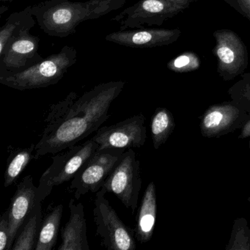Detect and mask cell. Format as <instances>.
<instances>
[{"label":"cell","instance_id":"cell-1","mask_svg":"<svg viewBox=\"0 0 250 250\" xmlns=\"http://www.w3.org/2000/svg\"><path fill=\"white\" fill-rule=\"evenodd\" d=\"M125 84L124 81L102 83L81 96L71 92L52 104L36 144L34 159L60 153L96 132L109 118V108Z\"/></svg>","mask_w":250,"mask_h":250},{"label":"cell","instance_id":"cell-2","mask_svg":"<svg viewBox=\"0 0 250 250\" xmlns=\"http://www.w3.org/2000/svg\"><path fill=\"white\" fill-rule=\"evenodd\" d=\"M127 0H46L30 5L37 24L46 34L66 38L77 32V27L89 20H98L121 9Z\"/></svg>","mask_w":250,"mask_h":250},{"label":"cell","instance_id":"cell-3","mask_svg":"<svg viewBox=\"0 0 250 250\" xmlns=\"http://www.w3.org/2000/svg\"><path fill=\"white\" fill-rule=\"evenodd\" d=\"M77 61V49L65 46L22 71L0 73V83L21 91L44 88L58 84Z\"/></svg>","mask_w":250,"mask_h":250},{"label":"cell","instance_id":"cell-4","mask_svg":"<svg viewBox=\"0 0 250 250\" xmlns=\"http://www.w3.org/2000/svg\"><path fill=\"white\" fill-rule=\"evenodd\" d=\"M104 188L96 192L93 221L101 245L109 250H134L137 248L134 229L127 226L106 198Z\"/></svg>","mask_w":250,"mask_h":250},{"label":"cell","instance_id":"cell-5","mask_svg":"<svg viewBox=\"0 0 250 250\" xmlns=\"http://www.w3.org/2000/svg\"><path fill=\"white\" fill-rule=\"evenodd\" d=\"M99 148L93 139L81 145H75L52 156L50 166L41 177L38 186L42 200L52 192L54 187L73 179L79 169Z\"/></svg>","mask_w":250,"mask_h":250},{"label":"cell","instance_id":"cell-6","mask_svg":"<svg viewBox=\"0 0 250 250\" xmlns=\"http://www.w3.org/2000/svg\"><path fill=\"white\" fill-rule=\"evenodd\" d=\"M141 187L140 161L136 152L132 148L128 149L102 188L115 194L134 215L138 206Z\"/></svg>","mask_w":250,"mask_h":250},{"label":"cell","instance_id":"cell-7","mask_svg":"<svg viewBox=\"0 0 250 250\" xmlns=\"http://www.w3.org/2000/svg\"><path fill=\"white\" fill-rule=\"evenodd\" d=\"M125 151L118 149L96 150L71 180L69 189L74 193L76 200H80L87 193H96L102 189Z\"/></svg>","mask_w":250,"mask_h":250},{"label":"cell","instance_id":"cell-8","mask_svg":"<svg viewBox=\"0 0 250 250\" xmlns=\"http://www.w3.org/2000/svg\"><path fill=\"white\" fill-rule=\"evenodd\" d=\"M184 8L169 0H138L112 20L121 23V30L145 28L146 26L162 25Z\"/></svg>","mask_w":250,"mask_h":250},{"label":"cell","instance_id":"cell-9","mask_svg":"<svg viewBox=\"0 0 250 250\" xmlns=\"http://www.w3.org/2000/svg\"><path fill=\"white\" fill-rule=\"evenodd\" d=\"M145 121L143 114L134 115L114 125L101 127L92 139L99 145L98 150L139 148L147 139Z\"/></svg>","mask_w":250,"mask_h":250},{"label":"cell","instance_id":"cell-10","mask_svg":"<svg viewBox=\"0 0 250 250\" xmlns=\"http://www.w3.org/2000/svg\"><path fill=\"white\" fill-rule=\"evenodd\" d=\"M43 200L39 195V188L33 184V178L28 175L18 184L11 197L8 208L9 243L8 250H11L17 234L24 222Z\"/></svg>","mask_w":250,"mask_h":250},{"label":"cell","instance_id":"cell-11","mask_svg":"<svg viewBox=\"0 0 250 250\" xmlns=\"http://www.w3.org/2000/svg\"><path fill=\"white\" fill-rule=\"evenodd\" d=\"M39 37L30 32L16 38L0 57V73L22 71L43 60L39 53Z\"/></svg>","mask_w":250,"mask_h":250},{"label":"cell","instance_id":"cell-12","mask_svg":"<svg viewBox=\"0 0 250 250\" xmlns=\"http://www.w3.org/2000/svg\"><path fill=\"white\" fill-rule=\"evenodd\" d=\"M214 53L218 69L228 75L235 76L246 68L247 55L244 43L234 32L222 30L214 33Z\"/></svg>","mask_w":250,"mask_h":250},{"label":"cell","instance_id":"cell-13","mask_svg":"<svg viewBox=\"0 0 250 250\" xmlns=\"http://www.w3.org/2000/svg\"><path fill=\"white\" fill-rule=\"evenodd\" d=\"M180 34L179 30L128 29L109 33L105 40L127 47L146 49L170 44L179 38Z\"/></svg>","mask_w":250,"mask_h":250},{"label":"cell","instance_id":"cell-14","mask_svg":"<svg viewBox=\"0 0 250 250\" xmlns=\"http://www.w3.org/2000/svg\"><path fill=\"white\" fill-rule=\"evenodd\" d=\"M70 217L61 230L62 242L58 250H90L84 206L71 199L68 203Z\"/></svg>","mask_w":250,"mask_h":250},{"label":"cell","instance_id":"cell-15","mask_svg":"<svg viewBox=\"0 0 250 250\" xmlns=\"http://www.w3.org/2000/svg\"><path fill=\"white\" fill-rule=\"evenodd\" d=\"M156 188L152 181L145 191L136 219L134 232L136 240L139 242L146 243L152 238L156 223Z\"/></svg>","mask_w":250,"mask_h":250},{"label":"cell","instance_id":"cell-16","mask_svg":"<svg viewBox=\"0 0 250 250\" xmlns=\"http://www.w3.org/2000/svg\"><path fill=\"white\" fill-rule=\"evenodd\" d=\"M36 22L29 6L20 12L11 14L0 29V57L13 40L24 32H30Z\"/></svg>","mask_w":250,"mask_h":250},{"label":"cell","instance_id":"cell-17","mask_svg":"<svg viewBox=\"0 0 250 250\" xmlns=\"http://www.w3.org/2000/svg\"><path fill=\"white\" fill-rule=\"evenodd\" d=\"M63 206L58 205L43 216L36 250H52L58 242Z\"/></svg>","mask_w":250,"mask_h":250},{"label":"cell","instance_id":"cell-18","mask_svg":"<svg viewBox=\"0 0 250 250\" xmlns=\"http://www.w3.org/2000/svg\"><path fill=\"white\" fill-rule=\"evenodd\" d=\"M43 216L40 203L21 227L11 250H36Z\"/></svg>","mask_w":250,"mask_h":250},{"label":"cell","instance_id":"cell-19","mask_svg":"<svg viewBox=\"0 0 250 250\" xmlns=\"http://www.w3.org/2000/svg\"><path fill=\"white\" fill-rule=\"evenodd\" d=\"M36 145L30 147L13 148L7 161L6 169L4 174V186L9 187L18 181L21 174L25 170L29 164L34 159Z\"/></svg>","mask_w":250,"mask_h":250},{"label":"cell","instance_id":"cell-20","mask_svg":"<svg viewBox=\"0 0 250 250\" xmlns=\"http://www.w3.org/2000/svg\"><path fill=\"white\" fill-rule=\"evenodd\" d=\"M173 128V120L170 112L165 108L156 109L150 123L153 146L158 149L169 137Z\"/></svg>","mask_w":250,"mask_h":250},{"label":"cell","instance_id":"cell-21","mask_svg":"<svg viewBox=\"0 0 250 250\" xmlns=\"http://www.w3.org/2000/svg\"><path fill=\"white\" fill-rule=\"evenodd\" d=\"M234 109L231 106H216L208 111L203 120V127L208 132H216L228 125L232 118Z\"/></svg>","mask_w":250,"mask_h":250},{"label":"cell","instance_id":"cell-22","mask_svg":"<svg viewBox=\"0 0 250 250\" xmlns=\"http://www.w3.org/2000/svg\"><path fill=\"white\" fill-rule=\"evenodd\" d=\"M198 57L192 52H186L169 61L167 68L177 73L189 72L200 67Z\"/></svg>","mask_w":250,"mask_h":250},{"label":"cell","instance_id":"cell-23","mask_svg":"<svg viewBox=\"0 0 250 250\" xmlns=\"http://www.w3.org/2000/svg\"><path fill=\"white\" fill-rule=\"evenodd\" d=\"M9 243V222L7 209L0 218V250H8Z\"/></svg>","mask_w":250,"mask_h":250},{"label":"cell","instance_id":"cell-24","mask_svg":"<svg viewBox=\"0 0 250 250\" xmlns=\"http://www.w3.org/2000/svg\"><path fill=\"white\" fill-rule=\"evenodd\" d=\"M236 2L243 13L250 20V0H236Z\"/></svg>","mask_w":250,"mask_h":250},{"label":"cell","instance_id":"cell-25","mask_svg":"<svg viewBox=\"0 0 250 250\" xmlns=\"http://www.w3.org/2000/svg\"><path fill=\"white\" fill-rule=\"evenodd\" d=\"M169 1L175 2V3L184 7V8H186L189 3V0H169Z\"/></svg>","mask_w":250,"mask_h":250},{"label":"cell","instance_id":"cell-26","mask_svg":"<svg viewBox=\"0 0 250 250\" xmlns=\"http://www.w3.org/2000/svg\"><path fill=\"white\" fill-rule=\"evenodd\" d=\"M243 136L244 137L250 136V121H249L244 126V129H243Z\"/></svg>","mask_w":250,"mask_h":250},{"label":"cell","instance_id":"cell-27","mask_svg":"<svg viewBox=\"0 0 250 250\" xmlns=\"http://www.w3.org/2000/svg\"><path fill=\"white\" fill-rule=\"evenodd\" d=\"M8 8L7 6H4V5H2V6H1V8H0V15H2V14H4V13L5 12V11H8Z\"/></svg>","mask_w":250,"mask_h":250},{"label":"cell","instance_id":"cell-28","mask_svg":"<svg viewBox=\"0 0 250 250\" xmlns=\"http://www.w3.org/2000/svg\"><path fill=\"white\" fill-rule=\"evenodd\" d=\"M0 1H2V2H13L14 0H0Z\"/></svg>","mask_w":250,"mask_h":250}]
</instances>
